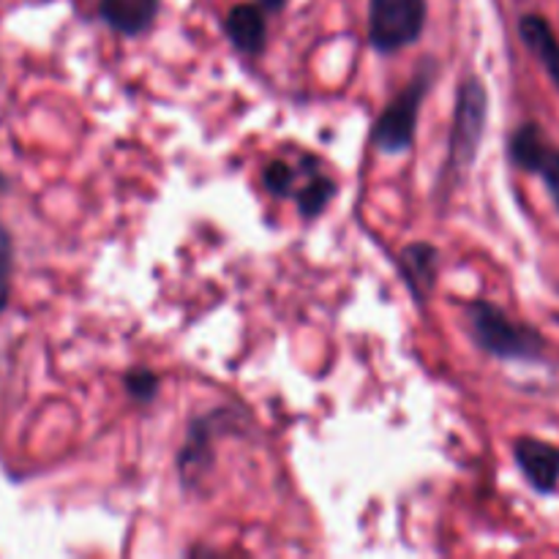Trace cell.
Listing matches in <instances>:
<instances>
[{
	"label": "cell",
	"instance_id": "6da1fadb",
	"mask_svg": "<svg viewBox=\"0 0 559 559\" xmlns=\"http://www.w3.org/2000/svg\"><path fill=\"white\" fill-rule=\"evenodd\" d=\"M475 338L489 355L502 360H538L544 355V336L535 328L513 322L500 306L489 300H475L469 306Z\"/></svg>",
	"mask_w": 559,
	"mask_h": 559
},
{
	"label": "cell",
	"instance_id": "7a4b0ae2",
	"mask_svg": "<svg viewBox=\"0 0 559 559\" xmlns=\"http://www.w3.org/2000/svg\"><path fill=\"white\" fill-rule=\"evenodd\" d=\"M486 112H489V96L478 76L462 82L456 96V115H453L451 131V156L448 167L453 173H467L478 153V142L484 136Z\"/></svg>",
	"mask_w": 559,
	"mask_h": 559
},
{
	"label": "cell",
	"instance_id": "3957f363",
	"mask_svg": "<svg viewBox=\"0 0 559 559\" xmlns=\"http://www.w3.org/2000/svg\"><path fill=\"white\" fill-rule=\"evenodd\" d=\"M426 25V0H371L369 44L377 52H396L413 44Z\"/></svg>",
	"mask_w": 559,
	"mask_h": 559
},
{
	"label": "cell",
	"instance_id": "277c9868",
	"mask_svg": "<svg viewBox=\"0 0 559 559\" xmlns=\"http://www.w3.org/2000/svg\"><path fill=\"white\" fill-rule=\"evenodd\" d=\"M429 85L431 76L420 74L418 80L409 82V85L388 104L385 112L380 115L374 131H371V142H374L382 153H404L413 147L420 104H424Z\"/></svg>",
	"mask_w": 559,
	"mask_h": 559
},
{
	"label": "cell",
	"instance_id": "5b68a950",
	"mask_svg": "<svg viewBox=\"0 0 559 559\" xmlns=\"http://www.w3.org/2000/svg\"><path fill=\"white\" fill-rule=\"evenodd\" d=\"M508 153H511V162L519 169L538 175L544 180L551 202H555V207L559 211V147L546 140L538 126L524 123L513 131Z\"/></svg>",
	"mask_w": 559,
	"mask_h": 559
},
{
	"label": "cell",
	"instance_id": "8992f818",
	"mask_svg": "<svg viewBox=\"0 0 559 559\" xmlns=\"http://www.w3.org/2000/svg\"><path fill=\"white\" fill-rule=\"evenodd\" d=\"M513 453L527 484L538 495H555L559 486V448L538 437H522Z\"/></svg>",
	"mask_w": 559,
	"mask_h": 559
},
{
	"label": "cell",
	"instance_id": "52a82bcc",
	"mask_svg": "<svg viewBox=\"0 0 559 559\" xmlns=\"http://www.w3.org/2000/svg\"><path fill=\"white\" fill-rule=\"evenodd\" d=\"M227 36L229 41H233V47L238 49V52L249 55V58H254V55H260L262 49H265V9L257 3H240L235 5L233 11H229L227 16Z\"/></svg>",
	"mask_w": 559,
	"mask_h": 559
},
{
	"label": "cell",
	"instance_id": "ba28073f",
	"mask_svg": "<svg viewBox=\"0 0 559 559\" xmlns=\"http://www.w3.org/2000/svg\"><path fill=\"white\" fill-rule=\"evenodd\" d=\"M158 0H98V14L112 31L123 36H140L153 25Z\"/></svg>",
	"mask_w": 559,
	"mask_h": 559
},
{
	"label": "cell",
	"instance_id": "9c48e42d",
	"mask_svg": "<svg viewBox=\"0 0 559 559\" xmlns=\"http://www.w3.org/2000/svg\"><path fill=\"white\" fill-rule=\"evenodd\" d=\"M399 271H402L409 293L418 300H426L429 298L431 287H435L437 249L431 243L407 246V249L402 251V257H399Z\"/></svg>",
	"mask_w": 559,
	"mask_h": 559
},
{
	"label": "cell",
	"instance_id": "30bf717a",
	"mask_svg": "<svg viewBox=\"0 0 559 559\" xmlns=\"http://www.w3.org/2000/svg\"><path fill=\"white\" fill-rule=\"evenodd\" d=\"M519 33H522V41L533 49V55L540 60V66H544L546 74L551 76L559 91V38L555 36L549 22L538 14H527L519 22Z\"/></svg>",
	"mask_w": 559,
	"mask_h": 559
},
{
	"label": "cell",
	"instance_id": "8fae6325",
	"mask_svg": "<svg viewBox=\"0 0 559 559\" xmlns=\"http://www.w3.org/2000/svg\"><path fill=\"white\" fill-rule=\"evenodd\" d=\"M333 197H336V183L322 173L317 158H311V167L304 180V189L295 194L300 213H304L306 218H317L322 211H325V205L333 200Z\"/></svg>",
	"mask_w": 559,
	"mask_h": 559
},
{
	"label": "cell",
	"instance_id": "7c38bea8",
	"mask_svg": "<svg viewBox=\"0 0 559 559\" xmlns=\"http://www.w3.org/2000/svg\"><path fill=\"white\" fill-rule=\"evenodd\" d=\"M11 273H14V240L9 229L0 224V311L9 306Z\"/></svg>",
	"mask_w": 559,
	"mask_h": 559
},
{
	"label": "cell",
	"instance_id": "4fadbf2b",
	"mask_svg": "<svg viewBox=\"0 0 559 559\" xmlns=\"http://www.w3.org/2000/svg\"><path fill=\"white\" fill-rule=\"evenodd\" d=\"M262 180H265V186L273 191V194L287 197V194H293L295 169L284 162H273L271 167L265 169V175H262Z\"/></svg>",
	"mask_w": 559,
	"mask_h": 559
},
{
	"label": "cell",
	"instance_id": "5bb4252c",
	"mask_svg": "<svg viewBox=\"0 0 559 559\" xmlns=\"http://www.w3.org/2000/svg\"><path fill=\"white\" fill-rule=\"evenodd\" d=\"M126 388L136 402H151L158 391V377L151 369H136L126 377Z\"/></svg>",
	"mask_w": 559,
	"mask_h": 559
},
{
	"label": "cell",
	"instance_id": "9a60e30c",
	"mask_svg": "<svg viewBox=\"0 0 559 559\" xmlns=\"http://www.w3.org/2000/svg\"><path fill=\"white\" fill-rule=\"evenodd\" d=\"M284 3H287V0H260V5L265 11H278Z\"/></svg>",
	"mask_w": 559,
	"mask_h": 559
}]
</instances>
